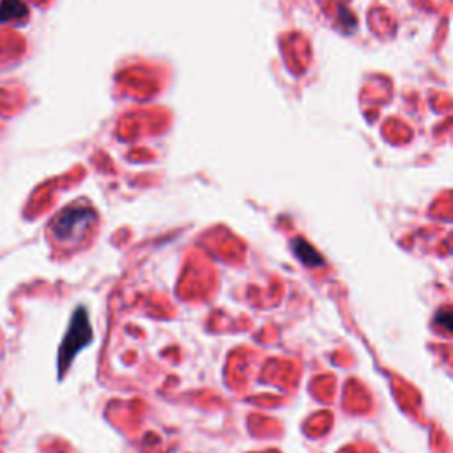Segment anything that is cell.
Listing matches in <instances>:
<instances>
[{"mask_svg": "<svg viewBox=\"0 0 453 453\" xmlns=\"http://www.w3.org/2000/svg\"><path fill=\"white\" fill-rule=\"evenodd\" d=\"M437 322H443L444 329H447V332H450L452 329V312L448 310V308L441 310L439 314H437Z\"/></svg>", "mask_w": 453, "mask_h": 453, "instance_id": "cell-5", "label": "cell"}, {"mask_svg": "<svg viewBox=\"0 0 453 453\" xmlns=\"http://www.w3.org/2000/svg\"><path fill=\"white\" fill-rule=\"evenodd\" d=\"M92 342V328L89 322L87 310L84 307L76 308L73 314L71 322H69L68 333H66L64 340H62L61 351H59V374L61 377L64 376L68 367L71 365L73 359L85 345Z\"/></svg>", "mask_w": 453, "mask_h": 453, "instance_id": "cell-2", "label": "cell"}, {"mask_svg": "<svg viewBox=\"0 0 453 453\" xmlns=\"http://www.w3.org/2000/svg\"><path fill=\"white\" fill-rule=\"evenodd\" d=\"M96 214L91 207L71 206L59 213L51 221V236L61 244H76L91 230Z\"/></svg>", "mask_w": 453, "mask_h": 453, "instance_id": "cell-1", "label": "cell"}, {"mask_svg": "<svg viewBox=\"0 0 453 453\" xmlns=\"http://www.w3.org/2000/svg\"><path fill=\"white\" fill-rule=\"evenodd\" d=\"M29 14L27 6L21 0H0V24L21 20Z\"/></svg>", "mask_w": 453, "mask_h": 453, "instance_id": "cell-3", "label": "cell"}, {"mask_svg": "<svg viewBox=\"0 0 453 453\" xmlns=\"http://www.w3.org/2000/svg\"><path fill=\"white\" fill-rule=\"evenodd\" d=\"M294 254L302 259L303 264L307 266H322V257L315 252L314 247L307 243L304 239H294Z\"/></svg>", "mask_w": 453, "mask_h": 453, "instance_id": "cell-4", "label": "cell"}]
</instances>
